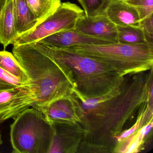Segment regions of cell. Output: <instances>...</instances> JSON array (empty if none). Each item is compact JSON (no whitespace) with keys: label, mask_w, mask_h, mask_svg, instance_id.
Wrapping results in <instances>:
<instances>
[{"label":"cell","mask_w":153,"mask_h":153,"mask_svg":"<svg viewBox=\"0 0 153 153\" xmlns=\"http://www.w3.org/2000/svg\"><path fill=\"white\" fill-rule=\"evenodd\" d=\"M124 1L137 10L140 17V23L153 19V0Z\"/></svg>","instance_id":"cell-20"},{"label":"cell","mask_w":153,"mask_h":153,"mask_svg":"<svg viewBox=\"0 0 153 153\" xmlns=\"http://www.w3.org/2000/svg\"><path fill=\"white\" fill-rule=\"evenodd\" d=\"M105 15L116 26L140 27V19L137 10L124 0H113Z\"/></svg>","instance_id":"cell-12"},{"label":"cell","mask_w":153,"mask_h":153,"mask_svg":"<svg viewBox=\"0 0 153 153\" xmlns=\"http://www.w3.org/2000/svg\"><path fill=\"white\" fill-rule=\"evenodd\" d=\"M153 69L126 76L102 96L88 98L72 91L85 136L78 152L113 153L117 139L147 101Z\"/></svg>","instance_id":"cell-1"},{"label":"cell","mask_w":153,"mask_h":153,"mask_svg":"<svg viewBox=\"0 0 153 153\" xmlns=\"http://www.w3.org/2000/svg\"><path fill=\"white\" fill-rule=\"evenodd\" d=\"M53 135L48 153H77L85 131L79 123H52Z\"/></svg>","instance_id":"cell-8"},{"label":"cell","mask_w":153,"mask_h":153,"mask_svg":"<svg viewBox=\"0 0 153 153\" xmlns=\"http://www.w3.org/2000/svg\"><path fill=\"white\" fill-rule=\"evenodd\" d=\"M153 120L132 135L118 142L113 153H137L141 149L145 140L153 128Z\"/></svg>","instance_id":"cell-15"},{"label":"cell","mask_w":153,"mask_h":153,"mask_svg":"<svg viewBox=\"0 0 153 153\" xmlns=\"http://www.w3.org/2000/svg\"><path fill=\"white\" fill-rule=\"evenodd\" d=\"M13 1L16 29L20 36L33 30L38 25V21L28 7L26 0Z\"/></svg>","instance_id":"cell-14"},{"label":"cell","mask_w":153,"mask_h":153,"mask_svg":"<svg viewBox=\"0 0 153 153\" xmlns=\"http://www.w3.org/2000/svg\"><path fill=\"white\" fill-rule=\"evenodd\" d=\"M13 54L30 79L35 104L45 105L72 93V85L63 71L31 44L13 46Z\"/></svg>","instance_id":"cell-3"},{"label":"cell","mask_w":153,"mask_h":153,"mask_svg":"<svg viewBox=\"0 0 153 153\" xmlns=\"http://www.w3.org/2000/svg\"><path fill=\"white\" fill-rule=\"evenodd\" d=\"M10 125L12 153H48L53 128L38 109L28 108Z\"/></svg>","instance_id":"cell-5"},{"label":"cell","mask_w":153,"mask_h":153,"mask_svg":"<svg viewBox=\"0 0 153 153\" xmlns=\"http://www.w3.org/2000/svg\"><path fill=\"white\" fill-rule=\"evenodd\" d=\"M38 42L58 49H66L79 45H102L112 43L84 34L75 28L59 31Z\"/></svg>","instance_id":"cell-11"},{"label":"cell","mask_w":153,"mask_h":153,"mask_svg":"<svg viewBox=\"0 0 153 153\" xmlns=\"http://www.w3.org/2000/svg\"><path fill=\"white\" fill-rule=\"evenodd\" d=\"M7 1L8 0H0V11H1Z\"/></svg>","instance_id":"cell-22"},{"label":"cell","mask_w":153,"mask_h":153,"mask_svg":"<svg viewBox=\"0 0 153 153\" xmlns=\"http://www.w3.org/2000/svg\"><path fill=\"white\" fill-rule=\"evenodd\" d=\"M66 49L105 62L124 76L153 69V44L79 45Z\"/></svg>","instance_id":"cell-4"},{"label":"cell","mask_w":153,"mask_h":153,"mask_svg":"<svg viewBox=\"0 0 153 153\" xmlns=\"http://www.w3.org/2000/svg\"><path fill=\"white\" fill-rule=\"evenodd\" d=\"M32 107L39 110L51 124L76 123L80 121L76 104L72 93L47 104L38 105L33 104Z\"/></svg>","instance_id":"cell-9"},{"label":"cell","mask_w":153,"mask_h":153,"mask_svg":"<svg viewBox=\"0 0 153 153\" xmlns=\"http://www.w3.org/2000/svg\"><path fill=\"white\" fill-rule=\"evenodd\" d=\"M118 43L127 45L153 44V38L149 36L140 27L117 26Z\"/></svg>","instance_id":"cell-16"},{"label":"cell","mask_w":153,"mask_h":153,"mask_svg":"<svg viewBox=\"0 0 153 153\" xmlns=\"http://www.w3.org/2000/svg\"><path fill=\"white\" fill-rule=\"evenodd\" d=\"M38 24L52 15L61 4V0H26Z\"/></svg>","instance_id":"cell-18"},{"label":"cell","mask_w":153,"mask_h":153,"mask_svg":"<svg viewBox=\"0 0 153 153\" xmlns=\"http://www.w3.org/2000/svg\"><path fill=\"white\" fill-rule=\"evenodd\" d=\"M26 85H29L24 84L16 78L0 68V91L13 89Z\"/></svg>","instance_id":"cell-21"},{"label":"cell","mask_w":153,"mask_h":153,"mask_svg":"<svg viewBox=\"0 0 153 153\" xmlns=\"http://www.w3.org/2000/svg\"><path fill=\"white\" fill-rule=\"evenodd\" d=\"M75 28L94 38L112 43H118L117 26L105 14L94 16L84 15L78 19Z\"/></svg>","instance_id":"cell-10"},{"label":"cell","mask_w":153,"mask_h":153,"mask_svg":"<svg viewBox=\"0 0 153 153\" xmlns=\"http://www.w3.org/2000/svg\"><path fill=\"white\" fill-rule=\"evenodd\" d=\"M3 143V141H2V137H1V133L0 132V146L2 145Z\"/></svg>","instance_id":"cell-23"},{"label":"cell","mask_w":153,"mask_h":153,"mask_svg":"<svg viewBox=\"0 0 153 153\" xmlns=\"http://www.w3.org/2000/svg\"><path fill=\"white\" fill-rule=\"evenodd\" d=\"M35 103L30 85L0 91V123L15 119Z\"/></svg>","instance_id":"cell-7"},{"label":"cell","mask_w":153,"mask_h":153,"mask_svg":"<svg viewBox=\"0 0 153 153\" xmlns=\"http://www.w3.org/2000/svg\"><path fill=\"white\" fill-rule=\"evenodd\" d=\"M19 37L14 18L13 1L8 0L0 11V44L5 49L9 45H13Z\"/></svg>","instance_id":"cell-13"},{"label":"cell","mask_w":153,"mask_h":153,"mask_svg":"<svg viewBox=\"0 0 153 153\" xmlns=\"http://www.w3.org/2000/svg\"><path fill=\"white\" fill-rule=\"evenodd\" d=\"M87 16L105 14L106 9L113 0H77Z\"/></svg>","instance_id":"cell-19"},{"label":"cell","mask_w":153,"mask_h":153,"mask_svg":"<svg viewBox=\"0 0 153 153\" xmlns=\"http://www.w3.org/2000/svg\"><path fill=\"white\" fill-rule=\"evenodd\" d=\"M84 15L83 10L76 4L70 2L61 3L52 15L32 31L19 36L13 46L38 42L59 31L75 28L78 19Z\"/></svg>","instance_id":"cell-6"},{"label":"cell","mask_w":153,"mask_h":153,"mask_svg":"<svg viewBox=\"0 0 153 153\" xmlns=\"http://www.w3.org/2000/svg\"><path fill=\"white\" fill-rule=\"evenodd\" d=\"M0 68L24 84L30 85V79L12 53L5 51H0Z\"/></svg>","instance_id":"cell-17"},{"label":"cell","mask_w":153,"mask_h":153,"mask_svg":"<svg viewBox=\"0 0 153 153\" xmlns=\"http://www.w3.org/2000/svg\"><path fill=\"white\" fill-rule=\"evenodd\" d=\"M30 44L54 62L68 78L73 91L86 98L109 93L127 76L105 62L70 49L53 48L39 42Z\"/></svg>","instance_id":"cell-2"}]
</instances>
